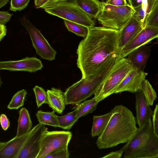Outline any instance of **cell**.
I'll list each match as a JSON object with an SVG mask.
<instances>
[{
  "label": "cell",
  "instance_id": "20",
  "mask_svg": "<svg viewBox=\"0 0 158 158\" xmlns=\"http://www.w3.org/2000/svg\"><path fill=\"white\" fill-rule=\"evenodd\" d=\"M19 113L16 137L25 135L30 131L32 128V122L28 110L25 108H22Z\"/></svg>",
  "mask_w": 158,
  "mask_h": 158
},
{
  "label": "cell",
  "instance_id": "12",
  "mask_svg": "<svg viewBox=\"0 0 158 158\" xmlns=\"http://www.w3.org/2000/svg\"><path fill=\"white\" fill-rule=\"evenodd\" d=\"M43 67L41 61L35 57H26L18 60L0 61V70L35 73Z\"/></svg>",
  "mask_w": 158,
  "mask_h": 158
},
{
  "label": "cell",
  "instance_id": "31",
  "mask_svg": "<svg viewBox=\"0 0 158 158\" xmlns=\"http://www.w3.org/2000/svg\"><path fill=\"white\" fill-rule=\"evenodd\" d=\"M30 0H10V10L21 11L27 7Z\"/></svg>",
  "mask_w": 158,
  "mask_h": 158
},
{
  "label": "cell",
  "instance_id": "26",
  "mask_svg": "<svg viewBox=\"0 0 158 158\" xmlns=\"http://www.w3.org/2000/svg\"><path fill=\"white\" fill-rule=\"evenodd\" d=\"M65 26L68 30L77 35L85 37L87 35L88 28L80 24L66 20H64Z\"/></svg>",
  "mask_w": 158,
  "mask_h": 158
},
{
  "label": "cell",
  "instance_id": "7",
  "mask_svg": "<svg viewBox=\"0 0 158 158\" xmlns=\"http://www.w3.org/2000/svg\"><path fill=\"white\" fill-rule=\"evenodd\" d=\"M47 13L88 28L95 26V22L83 12L73 1L68 0L44 9Z\"/></svg>",
  "mask_w": 158,
  "mask_h": 158
},
{
  "label": "cell",
  "instance_id": "21",
  "mask_svg": "<svg viewBox=\"0 0 158 158\" xmlns=\"http://www.w3.org/2000/svg\"><path fill=\"white\" fill-rule=\"evenodd\" d=\"M112 114L111 111L104 114L94 115L93 117V123L91 135L92 137L100 136L106 127Z\"/></svg>",
  "mask_w": 158,
  "mask_h": 158
},
{
  "label": "cell",
  "instance_id": "13",
  "mask_svg": "<svg viewBox=\"0 0 158 158\" xmlns=\"http://www.w3.org/2000/svg\"><path fill=\"white\" fill-rule=\"evenodd\" d=\"M158 27L153 26L145 27L138 35L123 48L122 57H125L135 49L146 44L152 40L157 38Z\"/></svg>",
  "mask_w": 158,
  "mask_h": 158
},
{
  "label": "cell",
  "instance_id": "1",
  "mask_svg": "<svg viewBox=\"0 0 158 158\" xmlns=\"http://www.w3.org/2000/svg\"><path fill=\"white\" fill-rule=\"evenodd\" d=\"M88 28V34L77 51V65L82 78L101 73L123 58L118 30L103 26Z\"/></svg>",
  "mask_w": 158,
  "mask_h": 158
},
{
  "label": "cell",
  "instance_id": "18",
  "mask_svg": "<svg viewBox=\"0 0 158 158\" xmlns=\"http://www.w3.org/2000/svg\"><path fill=\"white\" fill-rule=\"evenodd\" d=\"M48 104L53 111L61 114L64 110L65 102L64 93L60 89L52 88L47 91Z\"/></svg>",
  "mask_w": 158,
  "mask_h": 158
},
{
  "label": "cell",
  "instance_id": "32",
  "mask_svg": "<svg viewBox=\"0 0 158 158\" xmlns=\"http://www.w3.org/2000/svg\"><path fill=\"white\" fill-rule=\"evenodd\" d=\"M69 155L68 146H66L46 155L44 158H69Z\"/></svg>",
  "mask_w": 158,
  "mask_h": 158
},
{
  "label": "cell",
  "instance_id": "38",
  "mask_svg": "<svg viewBox=\"0 0 158 158\" xmlns=\"http://www.w3.org/2000/svg\"><path fill=\"white\" fill-rule=\"evenodd\" d=\"M123 153L121 149L118 151L110 152L102 157V158H120Z\"/></svg>",
  "mask_w": 158,
  "mask_h": 158
},
{
  "label": "cell",
  "instance_id": "30",
  "mask_svg": "<svg viewBox=\"0 0 158 158\" xmlns=\"http://www.w3.org/2000/svg\"><path fill=\"white\" fill-rule=\"evenodd\" d=\"M36 98V101L38 108L43 104H48L47 92L41 87L35 85L33 89Z\"/></svg>",
  "mask_w": 158,
  "mask_h": 158
},
{
  "label": "cell",
  "instance_id": "17",
  "mask_svg": "<svg viewBox=\"0 0 158 158\" xmlns=\"http://www.w3.org/2000/svg\"><path fill=\"white\" fill-rule=\"evenodd\" d=\"M151 50V46L144 45L131 51L127 58L132 68L144 71Z\"/></svg>",
  "mask_w": 158,
  "mask_h": 158
},
{
  "label": "cell",
  "instance_id": "27",
  "mask_svg": "<svg viewBox=\"0 0 158 158\" xmlns=\"http://www.w3.org/2000/svg\"><path fill=\"white\" fill-rule=\"evenodd\" d=\"M27 91L23 89L16 92L13 96L7 106L10 110H17L23 106L24 103L25 98Z\"/></svg>",
  "mask_w": 158,
  "mask_h": 158
},
{
  "label": "cell",
  "instance_id": "15",
  "mask_svg": "<svg viewBox=\"0 0 158 158\" xmlns=\"http://www.w3.org/2000/svg\"><path fill=\"white\" fill-rule=\"evenodd\" d=\"M135 93L136 121L139 127H142L151 118L153 111L147 103L146 98L140 90Z\"/></svg>",
  "mask_w": 158,
  "mask_h": 158
},
{
  "label": "cell",
  "instance_id": "25",
  "mask_svg": "<svg viewBox=\"0 0 158 158\" xmlns=\"http://www.w3.org/2000/svg\"><path fill=\"white\" fill-rule=\"evenodd\" d=\"M140 90L143 93L147 103L152 106L157 98L156 93L147 79H145L143 81Z\"/></svg>",
  "mask_w": 158,
  "mask_h": 158
},
{
  "label": "cell",
  "instance_id": "16",
  "mask_svg": "<svg viewBox=\"0 0 158 158\" xmlns=\"http://www.w3.org/2000/svg\"><path fill=\"white\" fill-rule=\"evenodd\" d=\"M31 131L21 136H15L6 142L0 150V158H16L29 136Z\"/></svg>",
  "mask_w": 158,
  "mask_h": 158
},
{
  "label": "cell",
  "instance_id": "19",
  "mask_svg": "<svg viewBox=\"0 0 158 158\" xmlns=\"http://www.w3.org/2000/svg\"><path fill=\"white\" fill-rule=\"evenodd\" d=\"M78 7L91 19H96L101 12L102 2L98 0H73Z\"/></svg>",
  "mask_w": 158,
  "mask_h": 158
},
{
  "label": "cell",
  "instance_id": "6",
  "mask_svg": "<svg viewBox=\"0 0 158 158\" xmlns=\"http://www.w3.org/2000/svg\"><path fill=\"white\" fill-rule=\"evenodd\" d=\"M102 7L96 19L102 26L116 30L123 28L129 21L135 10L129 4L115 6L102 2Z\"/></svg>",
  "mask_w": 158,
  "mask_h": 158
},
{
  "label": "cell",
  "instance_id": "10",
  "mask_svg": "<svg viewBox=\"0 0 158 158\" xmlns=\"http://www.w3.org/2000/svg\"><path fill=\"white\" fill-rule=\"evenodd\" d=\"M46 128L44 125L40 123L35 125L16 158H36L40 150L42 133Z\"/></svg>",
  "mask_w": 158,
  "mask_h": 158
},
{
  "label": "cell",
  "instance_id": "11",
  "mask_svg": "<svg viewBox=\"0 0 158 158\" xmlns=\"http://www.w3.org/2000/svg\"><path fill=\"white\" fill-rule=\"evenodd\" d=\"M148 73L132 68L115 89L114 94L127 91L135 93L140 90L142 83Z\"/></svg>",
  "mask_w": 158,
  "mask_h": 158
},
{
  "label": "cell",
  "instance_id": "14",
  "mask_svg": "<svg viewBox=\"0 0 158 158\" xmlns=\"http://www.w3.org/2000/svg\"><path fill=\"white\" fill-rule=\"evenodd\" d=\"M144 28L143 23L133 15L128 23L118 30L119 45L121 50Z\"/></svg>",
  "mask_w": 158,
  "mask_h": 158
},
{
  "label": "cell",
  "instance_id": "8",
  "mask_svg": "<svg viewBox=\"0 0 158 158\" xmlns=\"http://www.w3.org/2000/svg\"><path fill=\"white\" fill-rule=\"evenodd\" d=\"M72 137L69 131H49L46 128L42 132L40 148L36 158H44L46 155L68 146Z\"/></svg>",
  "mask_w": 158,
  "mask_h": 158
},
{
  "label": "cell",
  "instance_id": "35",
  "mask_svg": "<svg viewBox=\"0 0 158 158\" xmlns=\"http://www.w3.org/2000/svg\"><path fill=\"white\" fill-rule=\"evenodd\" d=\"M12 15L6 11H0V24H5L10 20Z\"/></svg>",
  "mask_w": 158,
  "mask_h": 158
},
{
  "label": "cell",
  "instance_id": "28",
  "mask_svg": "<svg viewBox=\"0 0 158 158\" xmlns=\"http://www.w3.org/2000/svg\"><path fill=\"white\" fill-rule=\"evenodd\" d=\"M129 5L135 9L141 4L146 8L148 13L153 9L158 2V0H127Z\"/></svg>",
  "mask_w": 158,
  "mask_h": 158
},
{
  "label": "cell",
  "instance_id": "40",
  "mask_svg": "<svg viewBox=\"0 0 158 158\" xmlns=\"http://www.w3.org/2000/svg\"><path fill=\"white\" fill-rule=\"evenodd\" d=\"M9 0H0V8L4 6L8 3Z\"/></svg>",
  "mask_w": 158,
  "mask_h": 158
},
{
  "label": "cell",
  "instance_id": "37",
  "mask_svg": "<svg viewBox=\"0 0 158 158\" xmlns=\"http://www.w3.org/2000/svg\"><path fill=\"white\" fill-rule=\"evenodd\" d=\"M106 3L115 6H124L129 4L126 0H106Z\"/></svg>",
  "mask_w": 158,
  "mask_h": 158
},
{
  "label": "cell",
  "instance_id": "23",
  "mask_svg": "<svg viewBox=\"0 0 158 158\" xmlns=\"http://www.w3.org/2000/svg\"><path fill=\"white\" fill-rule=\"evenodd\" d=\"M54 111L44 112L39 110L36 115L39 123L55 127H59L57 116Z\"/></svg>",
  "mask_w": 158,
  "mask_h": 158
},
{
  "label": "cell",
  "instance_id": "2",
  "mask_svg": "<svg viewBox=\"0 0 158 158\" xmlns=\"http://www.w3.org/2000/svg\"><path fill=\"white\" fill-rule=\"evenodd\" d=\"M111 112L112 114L106 127L96 142L99 149L112 148L127 143L138 128L135 117L126 107L117 105Z\"/></svg>",
  "mask_w": 158,
  "mask_h": 158
},
{
  "label": "cell",
  "instance_id": "34",
  "mask_svg": "<svg viewBox=\"0 0 158 158\" xmlns=\"http://www.w3.org/2000/svg\"><path fill=\"white\" fill-rule=\"evenodd\" d=\"M152 118V125L154 132L158 136V105L156 104L153 111Z\"/></svg>",
  "mask_w": 158,
  "mask_h": 158
},
{
  "label": "cell",
  "instance_id": "5",
  "mask_svg": "<svg viewBox=\"0 0 158 158\" xmlns=\"http://www.w3.org/2000/svg\"><path fill=\"white\" fill-rule=\"evenodd\" d=\"M132 68L125 57L115 61L98 86L94 97L99 102L114 94L115 89Z\"/></svg>",
  "mask_w": 158,
  "mask_h": 158
},
{
  "label": "cell",
  "instance_id": "4",
  "mask_svg": "<svg viewBox=\"0 0 158 158\" xmlns=\"http://www.w3.org/2000/svg\"><path fill=\"white\" fill-rule=\"evenodd\" d=\"M113 64L101 73L81 78L68 87L64 93L65 105L78 104L94 94Z\"/></svg>",
  "mask_w": 158,
  "mask_h": 158
},
{
  "label": "cell",
  "instance_id": "36",
  "mask_svg": "<svg viewBox=\"0 0 158 158\" xmlns=\"http://www.w3.org/2000/svg\"><path fill=\"white\" fill-rule=\"evenodd\" d=\"M0 123L2 128L6 130L10 125V122L6 115L2 114L0 115Z\"/></svg>",
  "mask_w": 158,
  "mask_h": 158
},
{
  "label": "cell",
  "instance_id": "29",
  "mask_svg": "<svg viewBox=\"0 0 158 158\" xmlns=\"http://www.w3.org/2000/svg\"><path fill=\"white\" fill-rule=\"evenodd\" d=\"M149 26L158 27V2L146 17L144 27Z\"/></svg>",
  "mask_w": 158,
  "mask_h": 158
},
{
  "label": "cell",
  "instance_id": "33",
  "mask_svg": "<svg viewBox=\"0 0 158 158\" xmlns=\"http://www.w3.org/2000/svg\"><path fill=\"white\" fill-rule=\"evenodd\" d=\"M69 0H34V4L36 8L44 9L52 6L59 2Z\"/></svg>",
  "mask_w": 158,
  "mask_h": 158
},
{
  "label": "cell",
  "instance_id": "3",
  "mask_svg": "<svg viewBox=\"0 0 158 158\" xmlns=\"http://www.w3.org/2000/svg\"><path fill=\"white\" fill-rule=\"evenodd\" d=\"M121 148L124 158H158V136L155 133L151 118Z\"/></svg>",
  "mask_w": 158,
  "mask_h": 158
},
{
  "label": "cell",
  "instance_id": "22",
  "mask_svg": "<svg viewBox=\"0 0 158 158\" xmlns=\"http://www.w3.org/2000/svg\"><path fill=\"white\" fill-rule=\"evenodd\" d=\"M99 102L94 97L90 99L84 100L82 102L75 105L73 109L75 110L76 117L79 119L81 117L85 116L91 113L95 110Z\"/></svg>",
  "mask_w": 158,
  "mask_h": 158
},
{
  "label": "cell",
  "instance_id": "9",
  "mask_svg": "<svg viewBox=\"0 0 158 158\" xmlns=\"http://www.w3.org/2000/svg\"><path fill=\"white\" fill-rule=\"evenodd\" d=\"M20 22L28 32L36 53L43 59L49 61L54 60L56 52L40 31L25 16L21 19Z\"/></svg>",
  "mask_w": 158,
  "mask_h": 158
},
{
  "label": "cell",
  "instance_id": "42",
  "mask_svg": "<svg viewBox=\"0 0 158 158\" xmlns=\"http://www.w3.org/2000/svg\"><path fill=\"white\" fill-rule=\"evenodd\" d=\"M2 78L1 77L0 75V88H1L2 85L3 84V83H2V80H1L2 78Z\"/></svg>",
  "mask_w": 158,
  "mask_h": 158
},
{
  "label": "cell",
  "instance_id": "41",
  "mask_svg": "<svg viewBox=\"0 0 158 158\" xmlns=\"http://www.w3.org/2000/svg\"><path fill=\"white\" fill-rule=\"evenodd\" d=\"M6 142H0V150L6 144Z\"/></svg>",
  "mask_w": 158,
  "mask_h": 158
},
{
  "label": "cell",
  "instance_id": "39",
  "mask_svg": "<svg viewBox=\"0 0 158 158\" xmlns=\"http://www.w3.org/2000/svg\"><path fill=\"white\" fill-rule=\"evenodd\" d=\"M7 29L5 25L0 24V42L6 35Z\"/></svg>",
  "mask_w": 158,
  "mask_h": 158
},
{
  "label": "cell",
  "instance_id": "24",
  "mask_svg": "<svg viewBox=\"0 0 158 158\" xmlns=\"http://www.w3.org/2000/svg\"><path fill=\"white\" fill-rule=\"evenodd\" d=\"M59 127L64 130H69L78 121L75 110L62 116H57Z\"/></svg>",
  "mask_w": 158,
  "mask_h": 158
}]
</instances>
